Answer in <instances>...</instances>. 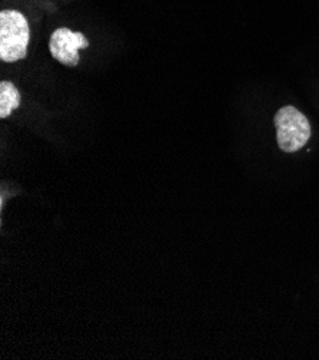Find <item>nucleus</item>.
<instances>
[{
    "mask_svg": "<svg viewBox=\"0 0 319 360\" xmlns=\"http://www.w3.org/2000/svg\"><path fill=\"white\" fill-rule=\"evenodd\" d=\"M30 29L26 18L18 11L0 13V59L16 62L27 55Z\"/></svg>",
    "mask_w": 319,
    "mask_h": 360,
    "instance_id": "obj_1",
    "label": "nucleus"
},
{
    "mask_svg": "<svg viewBox=\"0 0 319 360\" xmlns=\"http://www.w3.org/2000/svg\"><path fill=\"white\" fill-rule=\"evenodd\" d=\"M278 146L283 153H297L311 138V124L295 106H283L275 114Z\"/></svg>",
    "mask_w": 319,
    "mask_h": 360,
    "instance_id": "obj_2",
    "label": "nucleus"
},
{
    "mask_svg": "<svg viewBox=\"0 0 319 360\" xmlns=\"http://www.w3.org/2000/svg\"><path fill=\"white\" fill-rule=\"evenodd\" d=\"M89 46V41L81 32H72L67 27L56 29L49 42L52 56L65 66H76L79 63V49Z\"/></svg>",
    "mask_w": 319,
    "mask_h": 360,
    "instance_id": "obj_3",
    "label": "nucleus"
},
{
    "mask_svg": "<svg viewBox=\"0 0 319 360\" xmlns=\"http://www.w3.org/2000/svg\"><path fill=\"white\" fill-rule=\"evenodd\" d=\"M20 106V92L8 81L0 82V118H8Z\"/></svg>",
    "mask_w": 319,
    "mask_h": 360,
    "instance_id": "obj_4",
    "label": "nucleus"
}]
</instances>
